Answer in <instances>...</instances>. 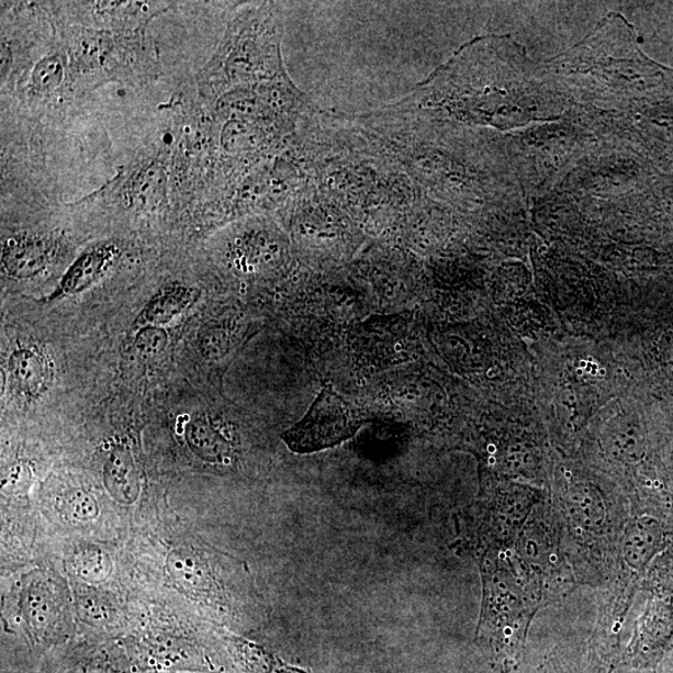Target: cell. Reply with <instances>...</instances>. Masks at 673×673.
I'll use <instances>...</instances> for the list:
<instances>
[{
	"instance_id": "1",
	"label": "cell",
	"mask_w": 673,
	"mask_h": 673,
	"mask_svg": "<svg viewBox=\"0 0 673 673\" xmlns=\"http://www.w3.org/2000/svg\"><path fill=\"white\" fill-rule=\"evenodd\" d=\"M363 420L330 384L312 403L306 416L283 433L285 445L298 455L334 448L352 438Z\"/></svg>"
},
{
	"instance_id": "2",
	"label": "cell",
	"mask_w": 673,
	"mask_h": 673,
	"mask_svg": "<svg viewBox=\"0 0 673 673\" xmlns=\"http://www.w3.org/2000/svg\"><path fill=\"white\" fill-rule=\"evenodd\" d=\"M21 615L25 631L34 644L51 647L70 635L68 598L57 580L47 573H34L24 581Z\"/></svg>"
},
{
	"instance_id": "3",
	"label": "cell",
	"mask_w": 673,
	"mask_h": 673,
	"mask_svg": "<svg viewBox=\"0 0 673 673\" xmlns=\"http://www.w3.org/2000/svg\"><path fill=\"white\" fill-rule=\"evenodd\" d=\"M166 571L175 586L193 601L212 604L218 585L207 559L197 549H173L166 560Z\"/></svg>"
},
{
	"instance_id": "4",
	"label": "cell",
	"mask_w": 673,
	"mask_h": 673,
	"mask_svg": "<svg viewBox=\"0 0 673 673\" xmlns=\"http://www.w3.org/2000/svg\"><path fill=\"white\" fill-rule=\"evenodd\" d=\"M42 673H142L131 647L104 643L99 647L74 651Z\"/></svg>"
},
{
	"instance_id": "5",
	"label": "cell",
	"mask_w": 673,
	"mask_h": 673,
	"mask_svg": "<svg viewBox=\"0 0 673 673\" xmlns=\"http://www.w3.org/2000/svg\"><path fill=\"white\" fill-rule=\"evenodd\" d=\"M52 247L47 238L15 235L3 245L2 266L9 278L26 280L42 273L51 260Z\"/></svg>"
},
{
	"instance_id": "6",
	"label": "cell",
	"mask_w": 673,
	"mask_h": 673,
	"mask_svg": "<svg viewBox=\"0 0 673 673\" xmlns=\"http://www.w3.org/2000/svg\"><path fill=\"white\" fill-rule=\"evenodd\" d=\"M116 256L117 248L115 245L98 246L82 254L63 276L58 289L52 294L51 300L86 291L101 276L105 274Z\"/></svg>"
},
{
	"instance_id": "7",
	"label": "cell",
	"mask_w": 673,
	"mask_h": 673,
	"mask_svg": "<svg viewBox=\"0 0 673 673\" xmlns=\"http://www.w3.org/2000/svg\"><path fill=\"white\" fill-rule=\"evenodd\" d=\"M104 485L110 496L123 505H132L142 492L141 474L135 459L126 448L117 447L104 464Z\"/></svg>"
},
{
	"instance_id": "8",
	"label": "cell",
	"mask_w": 673,
	"mask_h": 673,
	"mask_svg": "<svg viewBox=\"0 0 673 673\" xmlns=\"http://www.w3.org/2000/svg\"><path fill=\"white\" fill-rule=\"evenodd\" d=\"M199 298V291L188 284L165 285L145 304L139 319L143 326H165L186 312Z\"/></svg>"
},
{
	"instance_id": "9",
	"label": "cell",
	"mask_w": 673,
	"mask_h": 673,
	"mask_svg": "<svg viewBox=\"0 0 673 673\" xmlns=\"http://www.w3.org/2000/svg\"><path fill=\"white\" fill-rule=\"evenodd\" d=\"M186 439L192 453L206 463L225 467L234 462L232 445L205 419L189 422Z\"/></svg>"
},
{
	"instance_id": "10",
	"label": "cell",
	"mask_w": 673,
	"mask_h": 673,
	"mask_svg": "<svg viewBox=\"0 0 673 673\" xmlns=\"http://www.w3.org/2000/svg\"><path fill=\"white\" fill-rule=\"evenodd\" d=\"M662 530L658 520L644 516L630 524L624 539V556L632 569L640 570L649 564L661 547Z\"/></svg>"
},
{
	"instance_id": "11",
	"label": "cell",
	"mask_w": 673,
	"mask_h": 673,
	"mask_svg": "<svg viewBox=\"0 0 673 673\" xmlns=\"http://www.w3.org/2000/svg\"><path fill=\"white\" fill-rule=\"evenodd\" d=\"M74 604L78 619L97 629H108L119 619L113 597L93 585L79 584L74 588Z\"/></svg>"
},
{
	"instance_id": "12",
	"label": "cell",
	"mask_w": 673,
	"mask_h": 673,
	"mask_svg": "<svg viewBox=\"0 0 673 673\" xmlns=\"http://www.w3.org/2000/svg\"><path fill=\"white\" fill-rule=\"evenodd\" d=\"M9 372L22 393L27 396L40 395L48 381V368L44 358L30 348H18L9 358Z\"/></svg>"
},
{
	"instance_id": "13",
	"label": "cell",
	"mask_w": 673,
	"mask_h": 673,
	"mask_svg": "<svg viewBox=\"0 0 673 673\" xmlns=\"http://www.w3.org/2000/svg\"><path fill=\"white\" fill-rule=\"evenodd\" d=\"M269 133L260 122L245 119H227L221 133V145L229 155H245L260 150L269 142Z\"/></svg>"
},
{
	"instance_id": "14",
	"label": "cell",
	"mask_w": 673,
	"mask_h": 673,
	"mask_svg": "<svg viewBox=\"0 0 673 673\" xmlns=\"http://www.w3.org/2000/svg\"><path fill=\"white\" fill-rule=\"evenodd\" d=\"M74 573L88 585H98L112 574L113 562L106 551L96 546L77 547L70 558Z\"/></svg>"
},
{
	"instance_id": "15",
	"label": "cell",
	"mask_w": 673,
	"mask_h": 673,
	"mask_svg": "<svg viewBox=\"0 0 673 673\" xmlns=\"http://www.w3.org/2000/svg\"><path fill=\"white\" fill-rule=\"evenodd\" d=\"M63 78V63L58 57L52 55L36 63L32 71L31 86L36 93H51L61 85Z\"/></svg>"
},
{
	"instance_id": "16",
	"label": "cell",
	"mask_w": 673,
	"mask_h": 673,
	"mask_svg": "<svg viewBox=\"0 0 673 673\" xmlns=\"http://www.w3.org/2000/svg\"><path fill=\"white\" fill-rule=\"evenodd\" d=\"M64 511L74 520H94L99 514V506L94 496L82 489H72L64 496Z\"/></svg>"
},
{
	"instance_id": "17",
	"label": "cell",
	"mask_w": 673,
	"mask_h": 673,
	"mask_svg": "<svg viewBox=\"0 0 673 673\" xmlns=\"http://www.w3.org/2000/svg\"><path fill=\"white\" fill-rule=\"evenodd\" d=\"M169 344V336L160 326H143L135 336L137 352L146 358H153L164 352Z\"/></svg>"
},
{
	"instance_id": "18",
	"label": "cell",
	"mask_w": 673,
	"mask_h": 673,
	"mask_svg": "<svg viewBox=\"0 0 673 673\" xmlns=\"http://www.w3.org/2000/svg\"><path fill=\"white\" fill-rule=\"evenodd\" d=\"M164 187V172L159 166L144 170L134 182L132 195L137 199L146 200L150 197H158Z\"/></svg>"
},
{
	"instance_id": "19",
	"label": "cell",
	"mask_w": 673,
	"mask_h": 673,
	"mask_svg": "<svg viewBox=\"0 0 673 673\" xmlns=\"http://www.w3.org/2000/svg\"><path fill=\"white\" fill-rule=\"evenodd\" d=\"M105 42L98 35L85 36L78 44V57L82 63L93 64L103 58Z\"/></svg>"
},
{
	"instance_id": "20",
	"label": "cell",
	"mask_w": 673,
	"mask_h": 673,
	"mask_svg": "<svg viewBox=\"0 0 673 673\" xmlns=\"http://www.w3.org/2000/svg\"><path fill=\"white\" fill-rule=\"evenodd\" d=\"M4 59L5 61L2 63L3 77L8 72L9 67H11V63H9V59H11V52H9L8 47H5V45L3 44L2 60Z\"/></svg>"
}]
</instances>
